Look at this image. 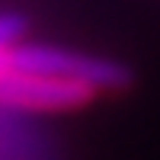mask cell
<instances>
[{"mask_svg":"<svg viewBox=\"0 0 160 160\" xmlns=\"http://www.w3.org/2000/svg\"><path fill=\"white\" fill-rule=\"evenodd\" d=\"M26 38V19L16 13H0V51Z\"/></svg>","mask_w":160,"mask_h":160,"instance_id":"obj_2","label":"cell"},{"mask_svg":"<svg viewBox=\"0 0 160 160\" xmlns=\"http://www.w3.org/2000/svg\"><path fill=\"white\" fill-rule=\"evenodd\" d=\"M131 87V71L112 58L51 42H26L0 51V109L55 115L77 112Z\"/></svg>","mask_w":160,"mask_h":160,"instance_id":"obj_1","label":"cell"}]
</instances>
